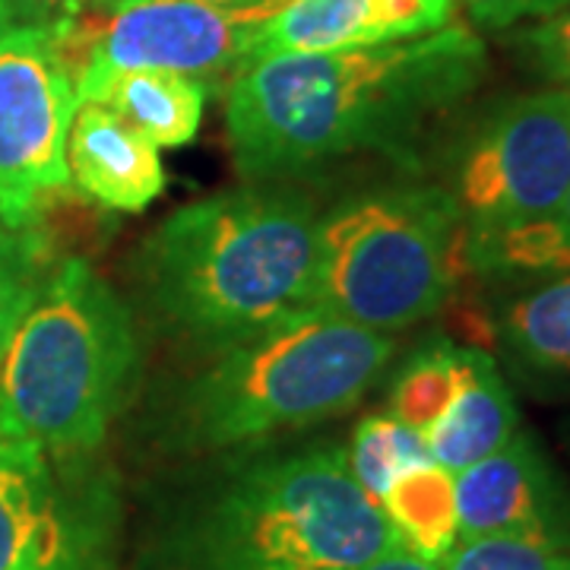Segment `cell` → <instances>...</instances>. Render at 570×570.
<instances>
[{
    "instance_id": "52a82bcc",
    "label": "cell",
    "mask_w": 570,
    "mask_h": 570,
    "mask_svg": "<svg viewBox=\"0 0 570 570\" xmlns=\"http://www.w3.org/2000/svg\"><path fill=\"white\" fill-rule=\"evenodd\" d=\"M121 504L89 456L0 438V570H115Z\"/></svg>"
},
{
    "instance_id": "603a6c76",
    "label": "cell",
    "mask_w": 570,
    "mask_h": 570,
    "mask_svg": "<svg viewBox=\"0 0 570 570\" xmlns=\"http://www.w3.org/2000/svg\"><path fill=\"white\" fill-rule=\"evenodd\" d=\"M466 7L469 20L482 29H510L520 22H532L549 17L568 0H460Z\"/></svg>"
},
{
    "instance_id": "cb8c5ba5",
    "label": "cell",
    "mask_w": 570,
    "mask_h": 570,
    "mask_svg": "<svg viewBox=\"0 0 570 570\" xmlns=\"http://www.w3.org/2000/svg\"><path fill=\"white\" fill-rule=\"evenodd\" d=\"M17 26H67L89 10L86 0H10Z\"/></svg>"
},
{
    "instance_id": "484cf974",
    "label": "cell",
    "mask_w": 570,
    "mask_h": 570,
    "mask_svg": "<svg viewBox=\"0 0 570 570\" xmlns=\"http://www.w3.org/2000/svg\"><path fill=\"white\" fill-rule=\"evenodd\" d=\"M554 219V228H558V235H561V242L568 247V257H570V187L568 194H564V200L558 206V213L551 216Z\"/></svg>"
},
{
    "instance_id": "4316f807",
    "label": "cell",
    "mask_w": 570,
    "mask_h": 570,
    "mask_svg": "<svg viewBox=\"0 0 570 570\" xmlns=\"http://www.w3.org/2000/svg\"><path fill=\"white\" fill-rule=\"evenodd\" d=\"M17 29V20H13V10H10V0H0V39L10 36Z\"/></svg>"
},
{
    "instance_id": "2e32d148",
    "label": "cell",
    "mask_w": 570,
    "mask_h": 570,
    "mask_svg": "<svg viewBox=\"0 0 570 570\" xmlns=\"http://www.w3.org/2000/svg\"><path fill=\"white\" fill-rule=\"evenodd\" d=\"M517 431L520 412L508 377L485 348H475L466 384L425 434V448L438 466L456 475L504 448Z\"/></svg>"
},
{
    "instance_id": "5b68a950",
    "label": "cell",
    "mask_w": 570,
    "mask_h": 570,
    "mask_svg": "<svg viewBox=\"0 0 570 570\" xmlns=\"http://www.w3.org/2000/svg\"><path fill=\"white\" fill-rule=\"evenodd\" d=\"M393 348V333L311 305L225 348L187 384L175 428L187 448L223 450L343 415L377 384Z\"/></svg>"
},
{
    "instance_id": "f546056e",
    "label": "cell",
    "mask_w": 570,
    "mask_h": 570,
    "mask_svg": "<svg viewBox=\"0 0 570 570\" xmlns=\"http://www.w3.org/2000/svg\"><path fill=\"white\" fill-rule=\"evenodd\" d=\"M10 232H13V225H7L3 219H0V242H3V238H7Z\"/></svg>"
},
{
    "instance_id": "7c38bea8",
    "label": "cell",
    "mask_w": 570,
    "mask_h": 570,
    "mask_svg": "<svg viewBox=\"0 0 570 570\" xmlns=\"http://www.w3.org/2000/svg\"><path fill=\"white\" fill-rule=\"evenodd\" d=\"M456 0H285L266 22L254 63L276 55L346 51L450 26Z\"/></svg>"
},
{
    "instance_id": "3957f363",
    "label": "cell",
    "mask_w": 570,
    "mask_h": 570,
    "mask_svg": "<svg viewBox=\"0 0 570 570\" xmlns=\"http://www.w3.org/2000/svg\"><path fill=\"white\" fill-rule=\"evenodd\" d=\"M403 549L346 448L257 456L184 517L163 570H362Z\"/></svg>"
},
{
    "instance_id": "277c9868",
    "label": "cell",
    "mask_w": 570,
    "mask_h": 570,
    "mask_svg": "<svg viewBox=\"0 0 570 570\" xmlns=\"http://www.w3.org/2000/svg\"><path fill=\"white\" fill-rule=\"evenodd\" d=\"M140 367L134 314L80 257L55 264L0 355V438L99 453Z\"/></svg>"
},
{
    "instance_id": "ffe728a7",
    "label": "cell",
    "mask_w": 570,
    "mask_h": 570,
    "mask_svg": "<svg viewBox=\"0 0 570 570\" xmlns=\"http://www.w3.org/2000/svg\"><path fill=\"white\" fill-rule=\"evenodd\" d=\"M51 269L55 266H48V247L36 225L13 228L0 242V355L26 311L36 305Z\"/></svg>"
},
{
    "instance_id": "d4e9b609",
    "label": "cell",
    "mask_w": 570,
    "mask_h": 570,
    "mask_svg": "<svg viewBox=\"0 0 570 570\" xmlns=\"http://www.w3.org/2000/svg\"><path fill=\"white\" fill-rule=\"evenodd\" d=\"M362 570H441L438 564H431V561H422L419 554H412L406 549H396L384 554V558H377V561H371Z\"/></svg>"
},
{
    "instance_id": "6da1fadb",
    "label": "cell",
    "mask_w": 570,
    "mask_h": 570,
    "mask_svg": "<svg viewBox=\"0 0 570 570\" xmlns=\"http://www.w3.org/2000/svg\"><path fill=\"white\" fill-rule=\"evenodd\" d=\"M463 26L346 51L276 55L228 82L225 137L238 171L276 181L355 153H396L485 73Z\"/></svg>"
},
{
    "instance_id": "f1b7e54d",
    "label": "cell",
    "mask_w": 570,
    "mask_h": 570,
    "mask_svg": "<svg viewBox=\"0 0 570 570\" xmlns=\"http://www.w3.org/2000/svg\"><path fill=\"white\" fill-rule=\"evenodd\" d=\"M204 3H223V7H250V3H261V0H204Z\"/></svg>"
},
{
    "instance_id": "e0dca14e",
    "label": "cell",
    "mask_w": 570,
    "mask_h": 570,
    "mask_svg": "<svg viewBox=\"0 0 570 570\" xmlns=\"http://www.w3.org/2000/svg\"><path fill=\"white\" fill-rule=\"evenodd\" d=\"M381 510L400 546L422 561L441 564L460 542L453 472L441 469L434 460L403 469L381 498Z\"/></svg>"
},
{
    "instance_id": "9c48e42d",
    "label": "cell",
    "mask_w": 570,
    "mask_h": 570,
    "mask_svg": "<svg viewBox=\"0 0 570 570\" xmlns=\"http://www.w3.org/2000/svg\"><path fill=\"white\" fill-rule=\"evenodd\" d=\"M67 26H17L0 39V219L13 228L36 223L41 200L70 184L80 92Z\"/></svg>"
},
{
    "instance_id": "4fadbf2b",
    "label": "cell",
    "mask_w": 570,
    "mask_h": 570,
    "mask_svg": "<svg viewBox=\"0 0 570 570\" xmlns=\"http://www.w3.org/2000/svg\"><path fill=\"white\" fill-rule=\"evenodd\" d=\"M67 171L80 194L115 213H140L165 187L159 146L96 102H80L73 115Z\"/></svg>"
},
{
    "instance_id": "d6986e66",
    "label": "cell",
    "mask_w": 570,
    "mask_h": 570,
    "mask_svg": "<svg viewBox=\"0 0 570 570\" xmlns=\"http://www.w3.org/2000/svg\"><path fill=\"white\" fill-rule=\"evenodd\" d=\"M348 472L355 475V482L381 504V498L387 494L390 482L403 472L431 460L425 448V438L419 431L406 428L396 415L377 412L358 422L352 431V441L346 448Z\"/></svg>"
},
{
    "instance_id": "5bb4252c",
    "label": "cell",
    "mask_w": 570,
    "mask_h": 570,
    "mask_svg": "<svg viewBox=\"0 0 570 570\" xmlns=\"http://www.w3.org/2000/svg\"><path fill=\"white\" fill-rule=\"evenodd\" d=\"M494 340L517 384L535 396H570V273L510 298L494 321Z\"/></svg>"
},
{
    "instance_id": "9a60e30c",
    "label": "cell",
    "mask_w": 570,
    "mask_h": 570,
    "mask_svg": "<svg viewBox=\"0 0 570 570\" xmlns=\"http://www.w3.org/2000/svg\"><path fill=\"white\" fill-rule=\"evenodd\" d=\"M80 102L105 105L159 149H178L197 137L209 86L168 70H111L77 80Z\"/></svg>"
},
{
    "instance_id": "7402d4cb",
    "label": "cell",
    "mask_w": 570,
    "mask_h": 570,
    "mask_svg": "<svg viewBox=\"0 0 570 570\" xmlns=\"http://www.w3.org/2000/svg\"><path fill=\"white\" fill-rule=\"evenodd\" d=\"M520 48L542 80L570 92V0L549 17L527 22L520 32Z\"/></svg>"
},
{
    "instance_id": "44dd1931",
    "label": "cell",
    "mask_w": 570,
    "mask_h": 570,
    "mask_svg": "<svg viewBox=\"0 0 570 570\" xmlns=\"http://www.w3.org/2000/svg\"><path fill=\"white\" fill-rule=\"evenodd\" d=\"M441 570H570V551L539 549L504 539H472L456 542Z\"/></svg>"
},
{
    "instance_id": "7a4b0ae2",
    "label": "cell",
    "mask_w": 570,
    "mask_h": 570,
    "mask_svg": "<svg viewBox=\"0 0 570 570\" xmlns=\"http://www.w3.org/2000/svg\"><path fill=\"white\" fill-rule=\"evenodd\" d=\"M317 232L305 194L225 190L156 225L137 276L165 324L225 352L314 305Z\"/></svg>"
},
{
    "instance_id": "ba28073f",
    "label": "cell",
    "mask_w": 570,
    "mask_h": 570,
    "mask_svg": "<svg viewBox=\"0 0 570 570\" xmlns=\"http://www.w3.org/2000/svg\"><path fill=\"white\" fill-rule=\"evenodd\" d=\"M570 187V92L535 89L494 105L453 163L450 197L463 232H504L551 219Z\"/></svg>"
},
{
    "instance_id": "8fae6325",
    "label": "cell",
    "mask_w": 570,
    "mask_h": 570,
    "mask_svg": "<svg viewBox=\"0 0 570 570\" xmlns=\"http://www.w3.org/2000/svg\"><path fill=\"white\" fill-rule=\"evenodd\" d=\"M460 542L504 539L570 551V485L539 438L520 428L508 444L453 475Z\"/></svg>"
},
{
    "instance_id": "83f0119b",
    "label": "cell",
    "mask_w": 570,
    "mask_h": 570,
    "mask_svg": "<svg viewBox=\"0 0 570 570\" xmlns=\"http://www.w3.org/2000/svg\"><path fill=\"white\" fill-rule=\"evenodd\" d=\"M89 3V10H99V13H111V10H118L121 3L127 0H86Z\"/></svg>"
},
{
    "instance_id": "8992f818",
    "label": "cell",
    "mask_w": 570,
    "mask_h": 570,
    "mask_svg": "<svg viewBox=\"0 0 570 570\" xmlns=\"http://www.w3.org/2000/svg\"><path fill=\"white\" fill-rule=\"evenodd\" d=\"M463 216L448 187L409 184L348 197L321 216L314 305L396 333L448 305Z\"/></svg>"
},
{
    "instance_id": "30bf717a",
    "label": "cell",
    "mask_w": 570,
    "mask_h": 570,
    "mask_svg": "<svg viewBox=\"0 0 570 570\" xmlns=\"http://www.w3.org/2000/svg\"><path fill=\"white\" fill-rule=\"evenodd\" d=\"M285 0L223 7L204 0H127L96 32L80 77L111 70H168L216 82L254 63V48Z\"/></svg>"
},
{
    "instance_id": "ac0fdd59",
    "label": "cell",
    "mask_w": 570,
    "mask_h": 570,
    "mask_svg": "<svg viewBox=\"0 0 570 570\" xmlns=\"http://www.w3.org/2000/svg\"><path fill=\"white\" fill-rule=\"evenodd\" d=\"M475 348L456 346L450 340H434L419 348L390 390V415L425 438L466 384Z\"/></svg>"
}]
</instances>
